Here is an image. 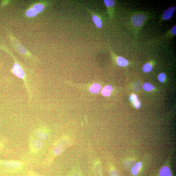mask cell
I'll use <instances>...</instances> for the list:
<instances>
[{
  "label": "cell",
  "instance_id": "obj_1",
  "mask_svg": "<svg viewBox=\"0 0 176 176\" xmlns=\"http://www.w3.org/2000/svg\"><path fill=\"white\" fill-rule=\"evenodd\" d=\"M71 139L69 136H63L59 139L54 145L46 162L50 163L56 157L59 156L70 146Z\"/></svg>",
  "mask_w": 176,
  "mask_h": 176
},
{
  "label": "cell",
  "instance_id": "obj_2",
  "mask_svg": "<svg viewBox=\"0 0 176 176\" xmlns=\"http://www.w3.org/2000/svg\"><path fill=\"white\" fill-rule=\"evenodd\" d=\"M27 165V163L22 161L0 159V167L10 171H20L25 167Z\"/></svg>",
  "mask_w": 176,
  "mask_h": 176
},
{
  "label": "cell",
  "instance_id": "obj_3",
  "mask_svg": "<svg viewBox=\"0 0 176 176\" xmlns=\"http://www.w3.org/2000/svg\"><path fill=\"white\" fill-rule=\"evenodd\" d=\"M44 146V141L31 135L28 143V151L30 155L35 156L41 153Z\"/></svg>",
  "mask_w": 176,
  "mask_h": 176
},
{
  "label": "cell",
  "instance_id": "obj_4",
  "mask_svg": "<svg viewBox=\"0 0 176 176\" xmlns=\"http://www.w3.org/2000/svg\"><path fill=\"white\" fill-rule=\"evenodd\" d=\"M33 136L41 141H46L49 137V133L46 128L39 126L35 129L33 133Z\"/></svg>",
  "mask_w": 176,
  "mask_h": 176
},
{
  "label": "cell",
  "instance_id": "obj_5",
  "mask_svg": "<svg viewBox=\"0 0 176 176\" xmlns=\"http://www.w3.org/2000/svg\"><path fill=\"white\" fill-rule=\"evenodd\" d=\"M146 16L143 14H137L131 18V22L136 27H140L143 24V21L146 19Z\"/></svg>",
  "mask_w": 176,
  "mask_h": 176
},
{
  "label": "cell",
  "instance_id": "obj_6",
  "mask_svg": "<svg viewBox=\"0 0 176 176\" xmlns=\"http://www.w3.org/2000/svg\"><path fill=\"white\" fill-rule=\"evenodd\" d=\"M88 12L91 15L93 21L96 26L98 29H100L102 27L103 23L102 21L100 16L97 13L90 9H87Z\"/></svg>",
  "mask_w": 176,
  "mask_h": 176
},
{
  "label": "cell",
  "instance_id": "obj_7",
  "mask_svg": "<svg viewBox=\"0 0 176 176\" xmlns=\"http://www.w3.org/2000/svg\"><path fill=\"white\" fill-rule=\"evenodd\" d=\"M174 6H171L166 10L163 13V17L165 20H168L172 18L175 11Z\"/></svg>",
  "mask_w": 176,
  "mask_h": 176
},
{
  "label": "cell",
  "instance_id": "obj_8",
  "mask_svg": "<svg viewBox=\"0 0 176 176\" xmlns=\"http://www.w3.org/2000/svg\"><path fill=\"white\" fill-rule=\"evenodd\" d=\"M159 175L160 176H172L170 169L167 166H164L161 169Z\"/></svg>",
  "mask_w": 176,
  "mask_h": 176
},
{
  "label": "cell",
  "instance_id": "obj_9",
  "mask_svg": "<svg viewBox=\"0 0 176 176\" xmlns=\"http://www.w3.org/2000/svg\"><path fill=\"white\" fill-rule=\"evenodd\" d=\"M142 166V163L140 162L136 163L131 169V173L134 175H137L139 173Z\"/></svg>",
  "mask_w": 176,
  "mask_h": 176
},
{
  "label": "cell",
  "instance_id": "obj_10",
  "mask_svg": "<svg viewBox=\"0 0 176 176\" xmlns=\"http://www.w3.org/2000/svg\"><path fill=\"white\" fill-rule=\"evenodd\" d=\"M113 90L112 87L110 85L106 86L101 91L102 94L105 97H108L111 95V91Z\"/></svg>",
  "mask_w": 176,
  "mask_h": 176
},
{
  "label": "cell",
  "instance_id": "obj_11",
  "mask_svg": "<svg viewBox=\"0 0 176 176\" xmlns=\"http://www.w3.org/2000/svg\"><path fill=\"white\" fill-rule=\"evenodd\" d=\"M102 86L100 84L98 83H94L92 84L89 88V91L91 93L96 94L99 92Z\"/></svg>",
  "mask_w": 176,
  "mask_h": 176
},
{
  "label": "cell",
  "instance_id": "obj_12",
  "mask_svg": "<svg viewBox=\"0 0 176 176\" xmlns=\"http://www.w3.org/2000/svg\"><path fill=\"white\" fill-rule=\"evenodd\" d=\"M116 63L117 65L119 66L125 67L128 64V61L123 57H119L117 58Z\"/></svg>",
  "mask_w": 176,
  "mask_h": 176
},
{
  "label": "cell",
  "instance_id": "obj_13",
  "mask_svg": "<svg viewBox=\"0 0 176 176\" xmlns=\"http://www.w3.org/2000/svg\"><path fill=\"white\" fill-rule=\"evenodd\" d=\"M143 88L147 91H151L154 90V87L152 84L148 83L144 84L143 86Z\"/></svg>",
  "mask_w": 176,
  "mask_h": 176
},
{
  "label": "cell",
  "instance_id": "obj_14",
  "mask_svg": "<svg viewBox=\"0 0 176 176\" xmlns=\"http://www.w3.org/2000/svg\"><path fill=\"white\" fill-rule=\"evenodd\" d=\"M153 69L151 65L149 63H147L145 64L143 68V71L145 72H151Z\"/></svg>",
  "mask_w": 176,
  "mask_h": 176
},
{
  "label": "cell",
  "instance_id": "obj_15",
  "mask_svg": "<svg viewBox=\"0 0 176 176\" xmlns=\"http://www.w3.org/2000/svg\"><path fill=\"white\" fill-rule=\"evenodd\" d=\"M37 12L39 13L43 10L44 6L41 4H37L35 5L33 8Z\"/></svg>",
  "mask_w": 176,
  "mask_h": 176
},
{
  "label": "cell",
  "instance_id": "obj_16",
  "mask_svg": "<svg viewBox=\"0 0 176 176\" xmlns=\"http://www.w3.org/2000/svg\"><path fill=\"white\" fill-rule=\"evenodd\" d=\"M104 2L105 5L107 7H113L115 5V1L112 0H104Z\"/></svg>",
  "mask_w": 176,
  "mask_h": 176
},
{
  "label": "cell",
  "instance_id": "obj_17",
  "mask_svg": "<svg viewBox=\"0 0 176 176\" xmlns=\"http://www.w3.org/2000/svg\"><path fill=\"white\" fill-rule=\"evenodd\" d=\"M37 13L35 11L33 8H31L29 9L27 11L26 15L29 17H32L36 15Z\"/></svg>",
  "mask_w": 176,
  "mask_h": 176
},
{
  "label": "cell",
  "instance_id": "obj_18",
  "mask_svg": "<svg viewBox=\"0 0 176 176\" xmlns=\"http://www.w3.org/2000/svg\"><path fill=\"white\" fill-rule=\"evenodd\" d=\"M158 78L159 81L163 83L165 80L166 75L163 73H161L159 75Z\"/></svg>",
  "mask_w": 176,
  "mask_h": 176
},
{
  "label": "cell",
  "instance_id": "obj_19",
  "mask_svg": "<svg viewBox=\"0 0 176 176\" xmlns=\"http://www.w3.org/2000/svg\"><path fill=\"white\" fill-rule=\"evenodd\" d=\"M110 176H119L118 172L114 169H112L110 171Z\"/></svg>",
  "mask_w": 176,
  "mask_h": 176
},
{
  "label": "cell",
  "instance_id": "obj_20",
  "mask_svg": "<svg viewBox=\"0 0 176 176\" xmlns=\"http://www.w3.org/2000/svg\"><path fill=\"white\" fill-rule=\"evenodd\" d=\"M133 104L135 107L137 108H139L141 106V103L138 99L133 102Z\"/></svg>",
  "mask_w": 176,
  "mask_h": 176
},
{
  "label": "cell",
  "instance_id": "obj_21",
  "mask_svg": "<svg viewBox=\"0 0 176 176\" xmlns=\"http://www.w3.org/2000/svg\"><path fill=\"white\" fill-rule=\"evenodd\" d=\"M130 99L131 102L134 101L138 99V97L137 95L133 94L130 96Z\"/></svg>",
  "mask_w": 176,
  "mask_h": 176
},
{
  "label": "cell",
  "instance_id": "obj_22",
  "mask_svg": "<svg viewBox=\"0 0 176 176\" xmlns=\"http://www.w3.org/2000/svg\"><path fill=\"white\" fill-rule=\"evenodd\" d=\"M28 175L29 176H43L33 171H29L28 172Z\"/></svg>",
  "mask_w": 176,
  "mask_h": 176
},
{
  "label": "cell",
  "instance_id": "obj_23",
  "mask_svg": "<svg viewBox=\"0 0 176 176\" xmlns=\"http://www.w3.org/2000/svg\"><path fill=\"white\" fill-rule=\"evenodd\" d=\"M176 26L175 25L174 26V27H173L172 29H171V32L174 35H176Z\"/></svg>",
  "mask_w": 176,
  "mask_h": 176
},
{
  "label": "cell",
  "instance_id": "obj_24",
  "mask_svg": "<svg viewBox=\"0 0 176 176\" xmlns=\"http://www.w3.org/2000/svg\"><path fill=\"white\" fill-rule=\"evenodd\" d=\"M4 146V143L1 141H0V152L3 150Z\"/></svg>",
  "mask_w": 176,
  "mask_h": 176
},
{
  "label": "cell",
  "instance_id": "obj_25",
  "mask_svg": "<svg viewBox=\"0 0 176 176\" xmlns=\"http://www.w3.org/2000/svg\"><path fill=\"white\" fill-rule=\"evenodd\" d=\"M71 176H80V175H79L78 174H74V175H71Z\"/></svg>",
  "mask_w": 176,
  "mask_h": 176
}]
</instances>
